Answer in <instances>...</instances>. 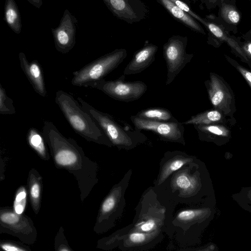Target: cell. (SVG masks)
I'll list each match as a JSON object with an SVG mask.
<instances>
[{
	"instance_id": "obj_7",
	"label": "cell",
	"mask_w": 251,
	"mask_h": 251,
	"mask_svg": "<svg viewBox=\"0 0 251 251\" xmlns=\"http://www.w3.org/2000/svg\"><path fill=\"white\" fill-rule=\"evenodd\" d=\"M118 19L133 24L145 19L149 11L141 0H102Z\"/></svg>"
},
{
	"instance_id": "obj_13",
	"label": "cell",
	"mask_w": 251,
	"mask_h": 251,
	"mask_svg": "<svg viewBox=\"0 0 251 251\" xmlns=\"http://www.w3.org/2000/svg\"><path fill=\"white\" fill-rule=\"evenodd\" d=\"M174 157L165 162L161 169L158 179V184L163 182L173 173L193 160L192 158L183 152H174Z\"/></svg>"
},
{
	"instance_id": "obj_9",
	"label": "cell",
	"mask_w": 251,
	"mask_h": 251,
	"mask_svg": "<svg viewBox=\"0 0 251 251\" xmlns=\"http://www.w3.org/2000/svg\"><path fill=\"white\" fill-rule=\"evenodd\" d=\"M19 59L20 67L35 92L42 97H46L47 91L40 64L36 60L29 62L23 52L19 53Z\"/></svg>"
},
{
	"instance_id": "obj_19",
	"label": "cell",
	"mask_w": 251,
	"mask_h": 251,
	"mask_svg": "<svg viewBox=\"0 0 251 251\" xmlns=\"http://www.w3.org/2000/svg\"><path fill=\"white\" fill-rule=\"evenodd\" d=\"M27 139L30 146L39 154H45L46 148L42 133L35 127H30L27 133Z\"/></svg>"
},
{
	"instance_id": "obj_16",
	"label": "cell",
	"mask_w": 251,
	"mask_h": 251,
	"mask_svg": "<svg viewBox=\"0 0 251 251\" xmlns=\"http://www.w3.org/2000/svg\"><path fill=\"white\" fill-rule=\"evenodd\" d=\"M140 119L159 122H177L171 111L163 107H150L139 111L135 115Z\"/></svg>"
},
{
	"instance_id": "obj_1",
	"label": "cell",
	"mask_w": 251,
	"mask_h": 251,
	"mask_svg": "<svg viewBox=\"0 0 251 251\" xmlns=\"http://www.w3.org/2000/svg\"><path fill=\"white\" fill-rule=\"evenodd\" d=\"M55 102L74 130L90 141L111 146L112 143L92 116L72 95L63 90L56 92Z\"/></svg>"
},
{
	"instance_id": "obj_31",
	"label": "cell",
	"mask_w": 251,
	"mask_h": 251,
	"mask_svg": "<svg viewBox=\"0 0 251 251\" xmlns=\"http://www.w3.org/2000/svg\"><path fill=\"white\" fill-rule=\"evenodd\" d=\"M1 247L4 250L7 251H23V249H20L17 247L9 245V244H3L1 245Z\"/></svg>"
},
{
	"instance_id": "obj_11",
	"label": "cell",
	"mask_w": 251,
	"mask_h": 251,
	"mask_svg": "<svg viewBox=\"0 0 251 251\" xmlns=\"http://www.w3.org/2000/svg\"><path fill=\"white\" fill-rule=\"evenodd\" d=\"M176 21L191 30L205 34L198 21L189 13L183 10L169 0H156Z\"/></svg>"
},
{
	"instance_id": "obj_6",
	"label": "cell",
	"mask_w": 251,
	"mask_h": 251,
	"mask_svg": "<svg viewBox=\"0 0 251 251\" xmlns=\"http://www.w3.org/2000/svg\"><path fill=\"white\" fill-rule=\"evenodd\" d=\"M130 120L138 130H149L156 134L163 141L185 144L184 128L182 123L147 120L135 115L130 117Z\"/></svg>"
},
{
	"instance_id": "obj_29",
	"label": "cell",
	"mask_w": 251,
	"mask_h": 251,
	"mask_svg": "<svg viewBox=\"0 0 251 251\" xmlns=\"http://www.w3.org/2000/svg\"><path fill=\"white\" fill-rule=\"evenodd\" d=\"M237 68L251 87V72L239 65L237 66Z\"/></svg>"
},
{
	"instance_id": "obj_35",
	"label": "cell",
	"mask_w": 251,
	"mask_h": 251,
	"mask_svg": "<svg viewBox=\"0 0 251 251\" xmlns=\"http://www.w3.org/2000/svg\"><path fill=\"white\" fill-rule=\"evenodd\" d=\"M249 199L251 201V191L250 192V193H249Z\"/></svg>"
},
{
	"instance_id": "obj_23",
	"label": "cell",
	"mask_w": 251,
	"mask_h": 251,
	"mask_svg": "<svg viewBox=\"0 0 251 251\" xmlns=\"http://www.w3.org/2000/svg\"><path fill=\"white\" fill-rule=\"evenodd\" d=\"M208 211L206 209H186L178 213L177 220L182 222H190L201 219L206 215Z\"/></svg>"
},
{
	"instance_id": "obj_2",
	"label": "cell",
	"mask_w": 251,
	"mask_h": 251,
	"mask_svg": "<svg viewBox=\"0 0 251 251\" xmlns=\"http://www.w3.org/2000/svg\"><path fill=\"white\" fill-rule=\"evenodd\" d=\"M77 99L82 108L94 119L112 144L118 148L130 150L147 139L135 127L134 129L127 124L123 126L112 115L96 109L80 97Z\"/></svg>"
},
{
	"instance_id": "obj_5",
	"label": "cell",
	"mask_w": 251,
	"mask_h": 251,
	"mask_svg": "<svg viewBox=\"0 0 251 251\" xmlns=\"http://www.w3.org/2000/svg\"><path fill=\"white\" fill-rule=\"evenodd\" d=\"M125 75L116 80L104 79L91 84L89 87L102 91L109 97L121 101L129 102L140 99L147 90L146 84L140 80L126 82Z\"/></svg>"
},
{
	"instance_id": "obj_3",
	"label": "cell",
	"mask_w": 251,
	"mask_h": 251,
	"mask_svg": "<svg viewBox=\"0 0 251 251\" xmlns=\"http://www.w3.org/2000/svg\"><path fill=\"white\" fill-rule=\"evenodd\" d=\"M125 49H117L87 64L80 69L73 72L71 84L79 87H89L93 82L103 79L126 58Z\"/></svg>"
},
{
	"instance_id": "obj_21",
	"label": "cell",
	"mask_w": 251,
	"mask_h": 251,
	"mask_svg": "<svg viewBox=\"0 0 251 251\" xmlns=\"http://www.w3.org/2000/svg\"><path fill=\"white\" fill-rule=\"evenodd\" d=\"M221 13L222 18L228 23L235 25L240 21V15L232 5L223 3Z\"/></svg>"
},
{
	"instance_id": "obj_28",
	"label": "cell",
	"mask_w": 251,
	"mask_h": 251,
	"mask_svg": "<svg viewBox=\"0 0 251 251\" xmlns=\"http://www.w3.org/2000/svg\"><path fill=\"white\" fill-rule=\"evenodd\" d=\"M0 220L6 224H14L19 221V217L13 213H4L1 215Z\"/></svg>"
},
{
	"instance_id": "obj_14",
	"label": "cell",
	"mask_w": 251,
	"mask_h": 251,
	"mask_svg": "<svg viewBox=\"0 0 251 251\" xmlns=\"http://www.w3.org/2000/svg\"><path fill=\"white\" fill-rule=\"evenodd\" d=\"M197 178L184 171L177 172L174 175L172 185L183 195H189L195 192L198 187Z\"/></svg>"
},
{
	"instance_id": "obj_36",
	"label": "cell",
	"mask_w": 251,
	"mask_h": 251,
	"mask_svg": "<svg viewBox=\"0 0 251 251\" xmlns=\"http://www.w3.org/2000/svg\"><path fill=\"white\" fill-rule=\"evenodd\" d=\"M192 0L193 1H197L198 0Z\"/></svg>"
},
{
	"instance_id": "obj_17",
	"label": "cell",
	"mask_w": 251,
	"mask_h": 251,
	"mask_svg": "<svg viewBox=\"0 0 251 251\" xmlns=\"http://www.w3.org/2000/svg\"><path fill=\"white\" fill-rule=\"evenodd\" d=\"M205 26L208 29L209 31L216 38L226 42L228 45L234 49L236 51L242 56L245 59L248 60L247 57L238 45L237 43L233 39L227 35L225 31L219 25L213 23L207 22L205 20Z\"/></svg>"
},
{
	"instance_id": "obj_18",
	"label": "cell",
	"mask_w": 251,
	"mask_h": 251,
	"mask_svg": "<svg viewBox=\"0 0 251 251\" xmlns=\"http://www.w3.org/2000/svg\"><path fill=\"white\" fill-rule=\"evenodd\" d=\"M222 115L218 110H208L192 116L182 123L193 125H209L220 121Z\"/></svg>"
},
{
	"instance_id": "obj_22",
	"label": "cell",
	"mask_w": 251,
	"mask_h": 251,
	"mask_svg": "<svg viewBox=\"0 0 251 251\" xmlns=\"http://www.w3.org/2000/svg\"><path fill=\"white\" fill-rule=\"evenodd\" d=\"M155 231L151 233L139 231H132L127 236V243L131 246L142 245L147 243L149 239H151L152 237L155 236Z\"/></svg>"
},
{
	"instance_id": "obj_15",
	"label": "cell",
	"mask_w": 251,
	"mask_h": 251,
	"mask_svg": "<svg viewBox=\"0 0 251 251\" xmlns=\"http://www.w3.org/2000/svg\"><path fill=\"white\" fill-rule=\"evenodd\" d=\"M3 19L15 33H21L22 29L21 15L15 0H5Z\"/></svg>"
},
{
	"instance_id": "obj_25",
	"label": "cell",
	"mask_w": 251,
	"mask_h": 251,
	"mask_svg": "<svg viewBox=\"0 0 251 251\" xmlns=\"http://www.w3.org/2000/svg\"><path fill=\"white\" fill-rule=\"evenodd\" d=\"M26 192L24 189L19 191L15 198L14 207L15 212L18 214H22L25 206Z\"/></svg>"
},
{
	"instance_id": "obj_33",
	"label": "cell",
	"mask_w": 251,
	"mask_h": 251,
	"mask_svg": "<svg viewBox=\"0 0 251 251\" xmlns=\"http://www.w3.org/2000/svg\"><path fill=\"white\" fill-rule=\"evenodd\" d=\"M244 49L246 51H247L251 55V43H249L247 44Z\"/></svg>"
},
{
	"instance_id": "obj_10",
	"label": "cell",
	"mask_w": 251,
	"mask_h": 251,
	"mask_svg": "<svg viewBox=\"0 0 251 251\" xmlns=\"http://www.w3.org/2000/svg\"><path fill=\"white\" fill-rule=\"evenodd\" d=\"M158 46L147 43L134 54L130 61L126 66L124 75L139 74L149 67L155 60Z\"/></svg>"
},
{
	"instance_id": "obj_20",
	"label": "cell",
	"mask_w": 251,
	"mask_h": 251,
	"mask_svg": "<svg viewBox=\"0 0 251 251\" xmlns=\"http://www.w3.org/2000/svg\"><path fill=\"white\" fill-rule=\"evenodd\" d=\"M16 113L13 100L6 94L5 89L0 85V113L3 115H11Z\"/></svg>"
},
{
	"instance_id": "obj_12",
	"label": "cell",
	"mask_w": 251,
	"mask_h": 251,
	"mask_svg": "<svg viewBox=\"0 0 251 251\" xmlns=\"http://www.w3.org/2000/svg\"><path fill=\"white\" fill-rule=\"evenodd\" d=\"M208 95L213 105L223 109L230 100V97L224 84L213 74H211L210 80L207 83Z\"/></svg>"
},
{
	"instance_id": "obj_32",
	"label": "cell",
	"mask_w": 251,
	"mask_h": 251,
	"mask_svg": "<svg viewBox=\"0 0 251 251\" xmlns=\"http://www.w3.org/2000/svg\"><path fill=\"white\" fill-rule=\"evenodd\" d=\"M27 1L37 8H40L43 4L42 0H27Z\"/></svg>"
},
{
	"instance_id": "obj_26",
	"label": "cell",
	"mask_w": 251,
	"mask_h": 251,
	"mask_svg": "<svg viewBox=\"0 0 251 251\" xmlns=\"http://www.w3.org/2000/svg\"><path fill=\"white\" fill-rule=\"evenodd\" d=\"M120 194H121V192L118 194L117 196H115L116 194V193H115L106 199L102 206V210L103 212L108 213L114 209L119 201V199L121 197L120 196Z\"/></svg>"
},
{
	"instance_id": "obj_34",
	"label": "cell",
	"mask_w": 251,
	"mask_h": 251,
	"mask_svg": "<svg viewBox=\"0 0 251 251\" xmlns=\"http://www.w3.org/2000/svg\"><path fill=\"white\" fill-rule=\"evenodd\" d=\"M207 5L210 6L214 4L217 0H205Z\"/></svg>"
},
{
	"instance_id": "obj_24",
	"label": "cell",
	"mask_w": 251,
	"mask_h": 251,
	"mask_svg": "<svg viewBox=\"0 0 251 251\" xmlns=\"http://www.w3.org/2000/svg\"><path fill=\"white\" fill-rule=\"evenodd\" d=\"M158 226V221L154 218H149L146 221L141 222L136 226L135 231L146 233L156 231Z\"/></svg>"
},
{
	"instance_id": "obj_27",
	"label": "cell",
	"mask_w": 251,
	"mask_h": 251,
	"mask_svg": "<svg viewBox=\"0 0 251 251\" xmlns=\"http://www.w3.org/2000/svg\"><path fill=\"white\" fill-rule=\"evenodd\" d=\"M174 3L175 4L181 8L183 10L189 13L192 16L195 18L197 21L201 22L204 25L205 24V21L204 19L201 18L199 15H197L194 12H193L190 6L182 0H169Z\"/></svg>"
},
{
	"instance_id": "obj_4",
	"label": "cell",
	"mask_w": 251,
	"mask_h": 251,
	"mask_svg": "<svg viewBox=\"0 0 251 251\" xmlns=\"http://www.w3.org/2000/svg\"><path fill=\"white\" fill-rule=\"evenodd\" d=\"M188 38L173 35L163 46V55L167 66L166 85H170L193 56L186 51Z\"/></svg>"
},
{
	"instance_id": "obj_30",
	"label": "cell",
	"mask_w": 251,
	"mask_h": 251,
	"mask_svg": "<svg viewBox=\"0 0 251 251\" xmlns=\"http://www.w3.org/2000/svg\"><path fill=\"white\" fill-rule=\"evenodd\" d=\"M30 194L32 198L34 199H37L40 195V187L37 183H34L31 187Z\"/></svg>"
},
{
	"instance_id": "obj_8",
	"label": "cell",
	"mask_w": 251,
	"mask_h": 251,
	"mask_svg": "<svg viewBox=\"0 0 251 251\" xmlns=\"http://www.w3.org/2000/svg\"><path fill=\"white\" fill-rule=\"evenodd\" d=\"M77 22L76 18L66 9L59 25L51 28L55 48L58 51L66 54L74 47Z\"/></svg>"
}]
</instances>
